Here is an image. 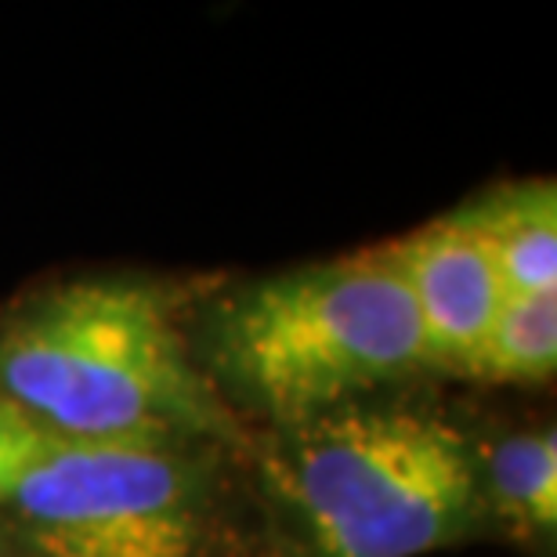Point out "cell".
<instances>
[{"label":"cell","instance_id":"1","mask_svg":"<svg viewBox=\"0 0 557 557\" xmlns=\"http://www.w3.org/2000/svg\"><path fill=\"white\" fill-rule=\"evenodd\" d=\"M0 403L54 442L239 438L166 300L131 278H81L11 311L0 322Z\"/></svg>","mask_w":557,"mask_h":557},{"label":"cell","instance_id":"2","mask_svg":"<svg viewBox=\"0 0 557 557\" xmlns=\"http://www.w3.org/2000/svg\"><path fill=\"white\" fill-rule=\"evenodd\" d=\"M261 471L305 557H423L485 510L463 431L409 406L355 403L275 431Z\"/></svg>","mask_w":557,"mask_h":557},{"label":"cell","instance_id":"3","mask_svg":"<svg viewBox=\"0 0 557 557\" xmlns=\"http://www.w3.org/2000/svg\"><path fill=\"white\" fill-rule=\"evenodd\" d=\"M210 348L228 392L275 431L428 370L413 300L387 247L239 289L221 305Z\"/></svg>","mask_w":557,"mask_h":557},{"label":"cell","instance_id":"4","mask_svg":"<svg viewBox=\"0 0 557 557\" xmlns=\"http://www.w3.org/2000/svg\"><path fill=\"white\" fill-rule=\"evenodd\" d=\"M182 442H54L8 496L29 557H196L207 482Z\"/></svg>","mask_w":557,"mask_h":557},{"label":"cell","instance_id":"5","mask_svg":"<svg viewBox=\"0 0 557 557\" xmlns=\"http://www.w3.org/2000/svg\"><path fill=\"white\" fill-rule=\"evenodd\" d=\"M413 300L428 370L460 373L504 308L496 264L467 210L428 221L387 247Z\"/></svg>","mask_w":557,"mask_h":557},{"label":"cell","instance_id":"6","mask_svg":"<svg viewBox=\"0 0 557 557\" xmlns=\"http://www.w3.org/2000/svg\"><path fill=\"white\" fill-rule=\"evenodd\" d=\"M482 232L507 297L557 294V193L554 182L499 188L467 207Z\"/></svg>","mask_w":557,"mask_h":557},{"label":"cell","instance_id":"7","mask_svg":"<svg viewBox=\"0 0 557 557\" xmlns=\"http://www.w3.org/2000/svg\"><path fill=\"white\" fill-rule=\"evenodd\" d=\"M485 507H496L510 525L554 536L557 525V434L554 428L510 434L482 467Z\"/></svg>","mask_w":557,"mask_h":557},{"label":"cell","instance_id":"8","mask_svg":"<svg viewBox=\"0 0 557 557\" xmlns=\"http://www.w3.org/2000/svg\"><path fill=\"white\" fill-rule=\"evenodd\" d=\"M557 370V294L507 297L482 344L460 366L488 384H543Z\"/></svg>","mask_w":557,"mask_h":557},{"label":"cell","instance_id":"9","mask_svg":"<svg viewBox=\"0 0 557 557\" xmlns=\"http://www.w3.org/2000/svg\"><path fill=\"white\" fill-rule=\"evenodd\" d=\"M51 445H54L51 434L33 428L26 417H18L15 409L0 403V507L8 504L15 485L33 471V463H37Z\"/></svg>","mask_w":557,"mask_h":557},{"label":"cell","instance_id":"10","mask_svg":"<svg viewBox=\"0 0 557 557\" xmlns=\"http://www.w3.org/2000/svg\"><path fill=\"white\" fill-rule=\"evenodd\" d=\"M0 557H11V554H0Z\"/></svg>","mask_w":557,"mask_h":557}]
</instances>
